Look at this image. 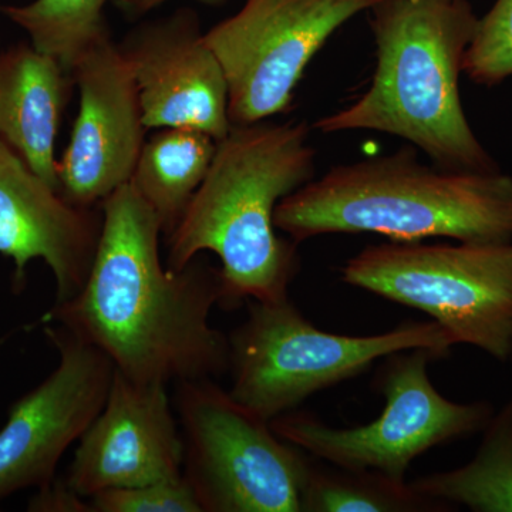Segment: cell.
I'll return each instance as SVG.
<instances>
[{
	"label": "cell",
	"instance_id": "6da1fadb",
	"mask_svg": "<svg viewBox=\"0 0 512 512\" xmlns=\"http://www.w3.org/2000/svg\"><path fill=\"white\" fill-rule=\"evenodd\" d=\"M99 244L83 288L46 320L101 350L133 382L214 379L231 363L229 338L211 325L224 303L220 269L174 271L160 255V221L131 183L100 204Z\"/></svg>",
	"mask_w": 512,
	"mask_h": 512
},
{
	"label": "cell",
	"instance_id": "7a4b0ae2",
	"mask_svg": "<svg viewBox=\"0 0 512 512\" xmlns=\"http://www.w3.org/2000/svg\"><path fill=\"white\" fill-rule=\"evenodd\" d=\"M305 121L232 126L177 228L165 238L174 271L201 252L221 259L224 308L286 301L301 269L298 244L276 234L279 202L315 178Z\"/></svg>",
	"mask_w": 512,
	"mask_h": 512
},
{
	"label": "cell",
	"instance_id": "3957f363",
	"mask_svg": "<svg viewBox=\"0 0 512 512\" xmlns=\"http://www.w3.org/2000/svg\"><path fill=\"white\" fill-rule=\"evenodd\" d=\"M370 12L376 67L355 103L316 121L320 133L370 130L403 138L437 167L493 173L460 96L478 16L468 0H379Z\"/></svg>",
	"mask_w": 512,
	"mask_h": 512
},
{
	"label": "cell",
	"instance_id": "277c9868",
	"mask_svg": "<svg viewBox=\"0 0 512 512\" xmlns=\"http://www.w3.org/2000/svg\"><path fill=\"white\" fill-rule=\"evenodd\" d=\"M275 227L296 244L326 234L396 242H512V177L426 164L414 148L330 168L279 202Z\"/></svg>",
	"mask_w": 512,
	"mask_h": 512
},
{
	"label": "cell",
	"instance_id": "5b68a950",
	"mask_svg": "<svg viewBox=\"0 0 512 512\" xmlns=\"http://www.w3.org/2000/svg\"><path fill=\"white\" fill-rule=\"evenodd\" d=\"M248 318L229 336L232 399L266 421L313 394L362 375L377 359L426 348L450 355L453 339L437 322H407L382 335L323 332L289 299L249 301Z\"/></svg>",
	"mask_w": 512,
	"mask_h": 512
},
{
	"label": "cell",
	"instance_id": "8992f818",
	"mask_svg": "<svg viewBox=\"0 0 512 512\" xmlns=\"http://www.w3.org/2000/svg\"><path fill=\"white\" fill-rule=\"evenodd\" d=\"M342 281L427 313L454 345L512 356V242L372 245L346 262Z\"/></svg>",
	"mask_w": 512,
	"mask_h": 512
},
{
	"label": "cell",
	"instance_id": "52a82bcc",
	"mask_svg": "<svg viewBox=\"0 0 512 512\" xmlns=\"http://www.w3.org/2000/svg\"><path fill=\"white\" fill-rule=\"evenodd\" d=\"M184 477L202 512H302L312 461L214 379L175 387Z\"/></svg>",
	"mask_w": 512,
	"mask_h": 512
},
{
	"label": "cell",
	"instance_id": "ba28073f",
	"mask_svg": "<svg viewBox=\"0 0 512 512\" xmlns=\"http://www.w3.org/2000/svg\"><path fill=\"white\" fill-rule=\"evenodd\" d=\"M386 359L376 379L386 403L372 423L335 429L311 414L289 412L271 420L272 430L332 466L404 481L414 458L485 429L493 417L487 402L456 403L441 396L427 373L431 360L441 359L434 350H403Z\"/></svg>",
	"mask_w": 512,
	"mask_h": 512
},
{
	"label": "cell",
	"instance_id": "9c48e42d",
	"mask_svg": "<svg viewBox=\"0 0 512 512\" xmlns=\"http://www.w3.org/2000/svg\"><path fill=\"white\" fill-rule=\"evenodd\" d=\"M379 0H245L204 33L220 60L232 126L285 113L306 67L336 30Z\"/></svg>",
	"mask_w": 512,
	"mask_h": 512
},
{
	"label": "cell",
	"instance_id": "30bf717a",
	"mask_svg": "<svg viewBox=\"0 0 512 512\" xmlns=\"http://www.w3.org/2000/svg\"><path fill=\"white\" fill-rule=\"evenodd\" d=\"M59 365L20 399L0 430V500L52 483L60 458L103 409L113 383L109 357L69 330L47 328Z\"/></svg>",
	"mask_w": 512,
	"mask_h": 512
},
{
	"label": "cell",
	"instance_id": "8fae6325",
	"mask_svg": "<svg viewBox=\"0 0 512 512\" xmlns=\"http://www.w3.org/2000/svg\"><path fill=\"white\" fill-rule=\"evenodd\" d=\"M70 72L80 110L69 147L57 161L60 194L79 207H100L130 183L147 127L136 80L111 33L87 47Z\"/></svg>",
	"mask_w": 512,
	"mask_h": 512
},
{
	"label": "cell",
	"instance_id": "7c38bea8",
	"mask_svg": "<svg viewBox=\"0 0 512 512\" xmlns=\"http://www.w3.org/2000/svg\"><path fill=\"white\" fill-rule=\"evenodd\" d=\"M119 49L136 80L147 130L190 127L215 141L228 136L227 77L195 10L178 9L137 26Z\"/></svg>",
	"mask_w": 512,
	"mask_h": 512
},
{
	"label": "cell",
	"instance_id": "4fadbf2b",
	"mask_svg": "<svg viewBox=\"0 0 512 512\" xmlns=\"http://www.w3.org/2000/svg\"><path fill=\"white\" fill-rule=\"evenodd\" d=\"M74 453L66 483L86 498L184 476V441L165 384L113 383Z\"/></svg>",
	"mask_w": 512,
	"mask_h": 512
},
{
	"label": "cell",
	"instance_id": "5bb4252c",
	"mask_svg": "<svg viewBox=\"0 0 512 512\" xmlns=\"http://www.w3.org/2000/svg\"><path fill=\"white\" fill-rule=\"evenodd\" d=\"M101 210L79 207L50 187L0 138V254L15 262L16 282L43 259L56 281V303L74 298L92 268Z\"/></svg>",
	"mask_w": 512,
	"mask_h": 512
},
{
	"label": "cell",
	"instance_id": "9a60e30c",
	"mask_svg": "<svg viewBox=\"0 0 512 512\" xmlns=\"http://www.w3.org/2000/svg\"><path fill=\"white\" fill-rule=\"evenodd\" d=\"M73 74L30 43L0 50V138L60 192L55 146Z\"/></svg>",
	"mask_w": 512,
	"mask_h": 512
},
{
	"label": "cell",
	"instance_id": "2e32d148",
	"mask_svg": "<svg viewBox=\"0 0 512 512\" xmlns=\"http://www.w3.org/2000/svg\"><path fill=\"white\" fill-rule=\"evenodd\" d=\"M217 143L197 128H161L144 143L131 185L153 208L164 237L177 228L210 170Z\"/></svg>",
	"mask_w": 512,
	"mask_h": 512
},
{
	"label": "cell",
	"instance_id": "e0dca14e",
	"mask_svg": "<svg viewBox=\"0 0 512 512\" xmlns=\"http://www.w3.org/2000/svg\"><path fill=\"white\" fill-rule=\"evenodd\" d=\"M417 493L476 512H512V397L485 426L477 456L464 467L410 483Z\"/></svg>",
	"mask_w": 512,
	"mask_h": 512
},
{
	"label": "cell",
	"instance_id": "ac0fdd59",
	"mask_svg": "<svg viewBox=\"0 0 512 512\" xmlns=\"http://www.w3.org/2000/svg\"><path fill=\"white\" fill-rule=\"evenodd\" d=\"M448 507L417 493L406 481L316 463H311L302 498V512H443Z\"/></svg>",
	"mask_w": 512,
	"mask_h": 512
},
{
	"label": "cell",
	"instance_id": "d6986e66",
	"mask_svg": "<svg viewBox=\"0 0 512 512\" xmlns=\"http://www.w3.org/2000/svg\"><path fill=\"white\" fill-rule=\"evenodd\" d=\"M110 0H35L29 5L0 6V13L25 30L40 52L72 70L77 57L110 35L104 8Z\"/></svg>",
	"mask_w": 512,
	"mask_h": 512
},
{
	"label": "cell",
	"instance_id": "ffe728a7",
	"mask_svg": "<svg viewBox=\"0 0 512 512\" xmlns=\"http://www.w3.org/2000/svg\"><path fill=\"white\" fill-rule=\"evenodd\" d=\"M463 73L478 86L494 87L512 77V0H495L478 18L464 56Z\"/></svg>",
	"mask_w": 512,
	"mask_h": 512
},
{
	"label": "cell",
	"instance_id": "44dd1931",
	"mask_svg": "<svg viewBox=\"0 0 512 512\" xmlns=\"http://www.w3.org/2000/svg\"><path fill=\"white\" fill-rule=\"evenodd\" d=\"M94 512H202L187 478L103 491L90 498Z\"/></svg>",
	"mask_w": 512,
	"mask_h": 512
},
{
	"label": "cell",
	"instance_id": "7402d4cb",
	"mask_svg": "<svg viewBox=\"0 0 512 512\" xmlns=\"http://www.w3.org/2000/svg\"><path fill=\"white\" fill-rule=\"evenodd\" d=\"M32 511L94 512L92 501L74 491L69 484H47L30 503Z\"/></svg>",
	"mask_w": 512,
	"mask_h": 512
},
{
	"label": "cell",
	"instance_id": "603a6c76",
	"mask_svg": "<svg viewBox=\"0 0 512 512\" xmlns=\"http://www.w3.org/2000/svg\"><path fill=\"white\" fill-rule=\"evenodd\" d=\"M113 2L128 18H140L151 10L157 9L158 6L164 5L167 0H113Z\"/></svg>",
	"mask_w": 512,
	"mask_h": 512
}]
</instances>
